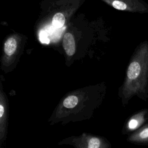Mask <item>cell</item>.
I'll list each match as a JSON object with an SVG mask.
<instances>
[{
    "label": "cell",
    "mask_w": 148,
    "mask_h": 148,
    "mask_svg": "<svg viewBox=\"0 0 148 148\" xmlns=\"http://www.w3.org/2000/svg\"><path fill=\"white\" fill-rule=\"evenodd\" d=\"M148 120V109H143L132 115L124 124L123 128V133L126 134L130 131H135Z\"/></svg>",
    "instance_id": "obj_3"
},
{
    "label": "cell",
    "mask_w": 148,
    "mask_h": 148,
    "mask_svg": "<svg viewBox=\"0 0 148 148\" xmlns=\"http://www.w3.org/2000/svg\"><path fill=\"white\" fill-rule=\"evenodd\" d=\"M62 45L64 50L68 56H72L76 51V44L73 35L70 32H66L62 40Z\"/></svg>",
    "instance_id": "obj_8"
},
{
    "label": "cell",
    "mask_w": 148,
    "mask_h": 148,
    "mask_svg": "<svg viewBox=\"0 0 148 148\" xmlns=\"http://www.w3.org/2000/svg\"><path fill=\"white\" fill-rule=\"evenodd\" d=\"M6 102L3 92L0 90V140L3 138L6 127Z\"/></svg>",
    "instance_id": "obj_6"
},
{
    "label": "cell",
    "mask_w": 148,
    "mask_h": 148,
    "mask_svg": "<svg viewBox=\"0 0 148 148\" xmlns=\"http://www.w3.org/2000/svg\"><path fill=\"white\" fill-rule=\"evenodd\" d=\"M79 102V98L75 95H69L65 98L63 101V106L66 108H73L75 107Z\"/></svg>",
    "instance_id": "obj_10"
},
{
    "label": "cell",
    "mask_w": 148,
    "mask_h": 148,
    "mask_svg": "<svg viewBox=\"0 0 148 148\" xmlns=\"http://www.w3.org/2000/svg\"><path fill=\"white\" fill-rule=\"evenodd\" d=\"M111 7L121 11L148 13V4L142 0H101Z\"/></svg>",
    "instance_id": "obj_2"
},
{
    "label": "cell",
    "mask_w": 148,
    "mask_h": 148,
    "mask_svg": "<svg viewBox=\"0 0 148 148\" xmlns=\"http://www.w3.org/2000/svg\"><path fill=\"white\" fill-rule=\"evenodd\" d=\"M83 147L87 148H108L110 146V143L105 138L87 136L84 139Z\"/></svg>",
    "instance_id": "obj_7"
},
{
    "label": "cell",
    "mask_w": 148,
    "mask_h": 148,
    "mask_svg": "<svg viewBox=\"0 0 148 148\" xmlns=\"http://www.w3.org/2000/svg\"><path fill=\"white\" fill-rule=\"evenodd\" d=\"M39 39L40 41L43 43H49L50 40L49 39L48 35L45 31H41L39 34Z\"/></svg>",
    "instance_id": "obj_11"
},
{
    "label": "cell",
    "mask_w": 148,
    "mask_h": 148,
    "mask_svg": "<svg viewBox=\"0 0 148 148\" xmlns=\"http://www.w3.org/2000/svg\"><path fill=\"white\" fill-rule=\"evenodd\" d=\"M66 21V17L64 14L61 12H57L53 17L52 18V24L57 28H60L62 27Z\"/></svg>",
    "instance_id": "obj_9"
},
{
    "label": "cell",
    "mask_w": 148,
    "mask_h": 148,
    "mask_svg": "<svg viewBox=\"0 0 148 148\" xmlns=\"http://www.w3.org/2000/svg\"><path fill=\"white\" fill-rule=\"evenodd\" d=\"M127 140L136 144H148V123L136 130L128 137Z\"/></svg>",
    "instance_id": "obj_5"
},
{
    "label": "cell",
    "mask_w": 148,
    "mask_h": 148,
    "mask_svg": "<svg viewBox=\"0 0 148 148\" xmlns=\"http://www.w3.org/2000/svg\"><path fill=\"white\" fill-rule=\"evenodd\" d=\"M118 94L124 106L134 96L145 101L148 99L147 41L142 42L135 49Z\"/></svg>",
    "instance_id": "obj_1"
},
{
    "label": "cell",
    "mask_w": 148,
    "mask_h": 148,
    "mask_svg": "<svg viewBox=\"0 0 148 148\" xmlns=\"http://www.w3.org/2000/svg\"><path fill=\"white\" fill-rule=\"evenodd\" d=\"M20 36L18 35H12L7 38L3 46V60L7 64L12 61L16 56L18 49Z\"/></svg>",
    "instance_id": "obj_4"
}]
</instances>
